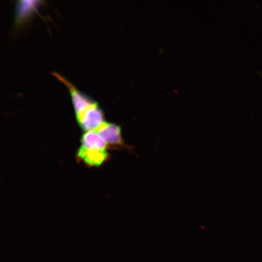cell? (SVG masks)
Instances as JSON below:
<instances>
[{"instance_id": "cell-2", "label": "cell", "mask_w": 262, "mask_h": 262, "mask_svg": "<svg viewBox=\"0 0 262 262\" xmlns=\"http://www.w3.org/2000/svg\"><path fill=\"white\" fill-rule=\"evenodd\" d=\"M43 2L42 0H18L15 1V25L19 26L26 24Z\"/></svg>"}, {"instance_id": "cell-5", "label": "cell", "mask_w": 262, "mask_h": 262, "mask_svg": "<svg viewBox=\"0 0 262 262\" xmlns=\"http://www.w3.org/2000/svg\"><path fill=\"white\" fill-rule=\"evenodd\" d=\"M82 147L85 149L105 150L106 143L96 131L85 132L82 138Z\"/></svg>"}, {"instance_id": "cell-4", "label": "cell", "mask_w": 262, "mask_h": 262, "mask_svg": "<svg viewBox=\"0 0 262 262\" xmlns=\"http://www.w3.org/2000/svg\"><path fill=\"white\" fill-rule=\"evenodd\" d=\"M78 157L90 166H99L107 158L108 154L105 150L85 149L81 147Z\"/></svg>"}, {"instance_id": "cell-1", "label": "cell", "mask_w": 262, "mask_h": 262, "mask_svg": "<svg viewBox=\"0 0 262 262\" xmlns=\"http://www.w3.org/2000/svg\"><path fill=\"white\" fill-rule=\"evenodd\" d=\"M76 116L81 128L87 131H96L104 122L103 113L96 102Z\"/></svg>"}, {"instance_id": "cell-3", "label": "cell", "mask_w": 262, "mask_h": 262, "mask_svg": "<svg viewBox=\"0 0 262 262\" xmlns=\"http://www.w3.org/2000/svg\"><path fill=\"white\" fill-rule=\"evenodd\" d=\"M96 131L106 144H120L122 143L121 130L116 125L104 122Z\"/></svg>"}]
</instances>
